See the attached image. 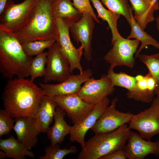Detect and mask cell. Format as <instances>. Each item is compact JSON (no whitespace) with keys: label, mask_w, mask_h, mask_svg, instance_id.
<instances>
[{"label":"cell","mask_w":159,"mask_h":159,"mask_svg":"<svg viewBox=\"0 0 159 159\" xmlns=\"http://www.w3.org/2000/svg\"><path fill=\"white\" fill-rule=\"evenodd\" d=\"M42 89L30 80L17 78L9 80L2 94L5 109L13 118L35 117L42 97Z\"/></svg>","instance_id":"6da1fadb"},{"label":"cell","mask_w":159,"mask_h":159,"mask_svg":"<svg viewBox=\"0 0 159 159\" xmlns=\"http://www.w3.org/2000/svg\"><path fill=\"white\" fill-rule=\"evenodd\" d=\"M54 0H37L32 16L27 23L12 33L21 44L37 40H55L57 35L56 19L52 7Z\"/></svg>","instance_id":"7a4b0ae2"},{"label":"cell","mask_w":159,"mask_h":159,"mask_svg":"<svg viewBox=\"0 0 159 159\" xmlns=\"http://www.w3.org/2000/svg\"><path fill=\"white\" fill-rule=\"evenodd\" d=\"M32 58L13 34L0 29V71L3 77L11 80L14 75L19 78L30 75Z\"/></svg>","instance_id":"3957f363"},{"label":"cell","mask_w":159,"mask_h":159,"mask_svg":"<svg viewBox=\"0 0 159 159\" xmlns=\"http://www.w3.org/2000/svg\"><path fill=\"white\" fill-rule=\"evenodd\" d=\"M130 129L125 124L109 133L95 135L85 141L78 159H100L117 150L123 149L130 136Z\"/></svg>","instance_id":"277c9868"},{"label":"cell","mask_w":159,"mask_h":159,"mask_svg":"<svg viewBox=\"0 0 159 159\" xmlns=\"http://www.w3.org/2000/svg\"><path fill=\"white\" fill-rule=\"evenodd\" d=\"M37 1L24 0L15 4L8 0L0 14V29L14 33L21 28L31 17Z\"/></svg>","instance_id":"5b68a950"},{"label":"cell","mask_w":159,"mask_h":159,"mask_svg":"<svg viewBox=\"0 0 159 159\" xmlns=\"http://www.w3.org/2000/svg\"><path fill=\"white\" fill-rule=\"evenodd\" d=\"M57 35L56 42L61 52L69 62L70 72L78 69L80 73L83 71L80 60L83 52V48L81 45L76 48L71 40L69 34L70 26L72 22L61 18L56 19Z\"/></svg>","instance_id":"8992f818"},{"label":"cell","mask_w":159,"mask_h":159,"mask_svg":"<svg viewBox=\"0 0 159 159\" xmlns=\"http://www.w3.org/2000/svg\"><path fill=\"white\" fill-rule=\"evenodd\" d=\"M148 108L133 115L129 128L138 131L143 138L150 140L159 134V99H153Z\"/></svg>","instance_id":"52a82bcc"},{"label":"cell","mask_w":159,"mask_h":159,"mask_svg":"<svg viewBox=\"0 0 159 159\" xmlns=\"http://www.w3.org/2000/svg\"><path fill=\"white\" fill-rule=\"evenodd\" d=\"M140 43L138 40H131L122 37L111 43L113 46L104 57V59L110 64V68L117 66H125L132 68L135 63L134 54Z\"/></svg>","instance_id":"ba28073f"},{"label":"cell","mask_w":159,"mask_h":159,"mask_svg":"<svg viewBox=\"0 0 159 159\" xmlns=\"http://www.w3.org/2000/svg\"><path fill=\"white\" fill-rule=\"evenodd\" d=\"M46 64L43 76L44 83L51 81L61 82L71 74L68 60L60 51L55 42L49 48Z\"/></svg>","instance_id":"9c48e42d"},{"label":"cell","mask_w":159,"mask_h":159,"mask_svg":"<svg viewBox=\"0 0 159 159\" xmlns=\"http://www.w3.org/2000/svg\"><path fill=\"white\" fill-rule=\"evenodd\" d=\"M117 98L112 100L101 116L91 129L95 135L112 132L130 122L133 114L128 112L119 111L116 109Z\"/></svg>","instance_id":"30bf717a"},{"label":"cell","mask_w":159,"mask_h":159,"mask_svg":"<svg viewBox=\"0 0 159 159\" xmlns=\"http://www.w3.org/2000/svg\"><path fill=\"white\" fill-rule=\"evenodd\" d=\"M114 90L110 79L103 74L99 79L89 78L77 94L85 102L95 105L112 95Z\"/></svg>","instance_id":"8fae6325"},{"label":"cell","mask_w":159,"mask_h":159,"mask_svg":"<svg viewBox=\"0 0 159 159\" xmlns=\"http://www.w3.org/2000/svg\"><path fill=\"white\" fill-rule=\"evenodd\" d=\"M52 97L57 106L65 111L74 125L80 123L95 106L85 102L77 94L55 96Z\"/></svg>","instance_id":"7c38bea8"},{"label":"cell","mask_w":159,"mask_h":159,"mask_svg":"<svg viewBox=\"0 0 159 159\" xmlns=\"http://www.w3.org/2000/svg\"><path fill=\"white\" fill-rule=\"evenodd\" d=\"M94 19L87 13H83L81 19L71 24L69 28L73 39L80 42L83 48V54L86 60L92 59V40L95 26Z\"/></svg>","instance_id":"4fadbf2b"},{"label":"cell","mask_w":159,"mask_h":159,"mask_svg":"<svg viewBox=\"0 0 159 159\" xmlns=\"http://www.w3.org/2000/svg\"><path fill=\"white\" fill-rule=\"evenodd\" d=\"M92 75L91 70L88 69L77 75L71 74L66 80L57 84L41 83L40 87L44 95L53 97L77 94L80 90L81 85Z\"/></svg>","instance_id":"5bb4252c"},{"label":"cell","mask_w":159,"mask_h":159,"mask_svg":"<svg viewBox=\"0 0 159 159\" xmlns=\"http://www.w3.org/2000/svg\"><path fill=\"white\" fill-rule=\"evenodd\" d=\"M127 141L123 148L127 158L143 159L150 154L159 156V139L146 140L139 134L131 131Z\"/></svg>","instance_id":"9a60e30c"},{"label":"cell","mask_w":159,"mask_h":159,"mask_svg":"<svg viewBox=\"0 0 159 159\" xmlns=\"http://www.w3.org/2000/svg\"><path fill=\"white\" fill-rule=\"evenodd\" d=\"M110 100L106 97L101 102L95 105L93 109L79 123L71 126L69 140L76 141L83 148L85 141V137L87 131L91 129L101 116L109 104Z\"/></svg>","instance_id":"2e32d148"},{"label":"cell","mask_w":159,"mask_h":159,"mask_svg":"<svg viewBox=\"0 0 159 159\" xmlns=\"http://www.w3.org/2000/svg\"><path fill=\"white\" fill-rule=\"evenodd\" d=\"M13 130L18 140L28 150H30L37 143V136L40 132L38 129L34 119L28 117H20L14 120Z\"/></svg>","instance_id":"e0dca14e"},{"label":"cell","mask_w":159,"mask_h":159,"mask_svg":"<svg viewBox=\"0 0 159 159\" xmlns=\"http://www.w3.org/2000/svg\"><path fill=\"white\" fill-rule=\"evenodd\" d=\"M129 0L134 11V18L144 30L148 23L155 20L154 13L159 9V3L157 1L153 3L147 0Z\"/></svg>","instance_id":"ac0fdd59"},{"label":"cell","mask_w":159,"mask_h":159,"mask_svg":"<svg viewBox=\"0 0 159 159\" xmlns=\"http://www.w3.org/2000/svg\"><path fill=\"white\" fill-rule=\"evenodd\" d=\"M57 105L52 97L43 96L41 100L37 113L34 118L37 126L40 132H46L54 119Z\"/></svg>","instance_id":"d6986e66"},{"label":"cell","mask_w":159,"mask_h":159,"mask_svg":"<svg viewBox=\"0 0 159 159\" xmlns=\"http://www.w3.org/2000/svg\"><path fill=\"white\" fill-rule=\"evenodd\" d=\"M65 114V111L59 107H56L54 124L49 127L46 132L51 145L61 144L66 136L69 134L71 126L68 125L64 120Z\"/></svg>","instance_id":"ffe728a7"},{"label":"cell","mask_w":159,"mask_h":159,"mask_svg":"<svg viewBox=\"0 0 159 159\" xmlns=\"http://www.w3.org/2000/svg\"><path fill=\"white\" fill-rule=\"evenodd\" d=\"M52 11L56 19L61 18L72 22L79 20L83 14L74 6L71 0H54Z\"/></svg>","instance_id":"44dd1931"},{"label":"cell","mask_w":159,"mask_h":159,"mask_svg":"<svg viewBox=\"0 0 159 159\" xmlns=\"http://www.w3.org/2000/svg\"><path fill=\"white\" fill-rule=\"evenodd\" d=\"M0 149L5 153L7 157L14 159H24L25 156L35 157L33 152L12 136L5 139H0Z\"/></svg>","instance_id":"7402d4cb"},{"label":"cell","mask_w":159,"mask_h":159,"mask_svg":"<svg viewBox=\"0 0 159 159\" xmlns=\"http://www.w3.org/2000/svg\"><path fill=\"white\" fill-rule=\"evenodd\" d=\"M136 82L134 88L128 91L126 95L128 98L145 103L152 101L154 95L150 90L146 76L138 75L135 77Z\"/></svg>","instance_id":"603a6c76"},{"label":"cell","mask_w":159,"mask_h":159,"mask_svg":"<svg viewBox=\"0 0 159 159\" xmlns=\"http://www.w3.org/2000/svg\"><path fill=\"white\" fill-rule=\"evenodd\" d=\"M98 14V17L106 21L111 30L112 34L111 43L122 37L117 28V21L120 15L105 9L100 0H90Z\"/></svg>","instance_id":"cb8c5ba5"},{"label":"cell","mask_w":159,"mask_h":159,"mask_svg":"<svg viewBox=\"0 0 159 159\" xmlns=\"http://www.w3.org/2000/svg\"><path fill=\"white\" fill-rule=\"evenodd\" d=\"M130 25L131 26V31L127 39L135 38L141 43L140 47L135 53V58H138L142 49L148 45H152L157 49H159V42L144 31L138 24L132 14Z\"/></svg>","instance_id":"d4e9b609"},{"label":"cell","mask_w":159,"mask_h":159,"mask_svg":"<svg viewBox=\"0 0 159 159\" xmlns=\"http://www.w3.org/2000/svg\"><path fill=\"white\" fill-rule=\"evenodd\" d=\"M101 1L109 10L115 14L123 15L130 24L133 10L127 0Z\"/></svg>","instance_id":"484cf974"},{"label":"cell","mask_w":159,"mask_h":159,"mask_svg":"<svg viewBox=\"0 0 159 159\" xmlns=\"http://www.w3.org/2000/svg\"><path fill=\"white\" fill-rule=\"evenodd\" d=\"M107 75L111 81L113 86H117L126 88L128 91L132 90L136 82L135 77H133L124 72L116 73L113 69L109 68Z\"/></svg>","instance_id":"4316f807"},{"label":"cell","mask_w":159,"mask_h":159,"mask_svg":"<svg viewBox=\"0 0 159 159\" xmlns=\"http://www.w3.org/2000/svg\"><path fill=\"white\" fill-rule=\"evenodd\" d=\"M55 42V40H37L25 42L21 44L26 54L32 57L42 53L45 49L49 48Z\"/></svg>","instance_id":"83f0119b"},{"label":"cell","mask_w":159,"mask_h":159,"mask_svg":"<svg viewBox=\"0 0 159 159\" xmlns=\"http://www.w3.org/2000/svg\"><path fill=\"white\" fill-rule=\"evenodd\" d=\"M47 52H43L32 58L30 66V80L34 82L37 78L43 77L45 73Z\"/></svg>","instance_id":"f1b7e54d"},{"label":"cell","mask_w":159,"mask_h":159,"mask_svg":"<svg viewBox=\"0 0 159 159\" xmlns=\"http://www.w3.org/2000/svg\"><path fill=\"white\" fill-rule=\"evenodd\" d=\"M138 57L140 61L146 65L149 70V72L155 80L159 93V52L151 55L139 54Z\"/></svg>","instance_id":"f546056e"},{"label":"cell","mask_w":159,"mask_h":159,"mask_svg":"<svg viewBox=\"0 0 159 159\" xmlns=\"http://www.w3.org/2000/svg\"><path fill=\"white\" fill-rule=\"evenodd\" d=\"M77 149L74 146H71L69 148L61 149L58 144L51 145L45 150V155L39 156L40 159H62L69 154L75 153Z\"/></svg>","instance_id":"4dcf8cb0"},{"label":"cell","mask_w":159,"mask_h":159,"mask_svg":"<svg viewBox=\"0 0 159 159\" xmlns=\"http://www.w3.org/2000/svg\"><path fill=\"white\" fill-rule=\"evenodd\" d=\"M6 110H0V137L8 134L14 127V120Z\"/></svg>","instance_id":"1f68e13d"},{"label":"cell","mask_w":159,"mask_h":159,"mask_svg":"<svg viewBox=\"0 0 159 159\" xmlns=\"http://www.w3.org/2000/svg\"><path fill=\"white\" fill-rule=\"evenodd\" d=\"M74 6L82 14L87 13L91 15L95 21L100 23L95 13L89 0H73Z\"/></svg>","instance_id":"d6a6232c"},{"label":"cell","mask_w":159,"mask_h":159,"mask_svg":"<svg viewBox=\"0 0 159 159\" xmlns=\"http://www.w3.org/2000/svg\"><path fill=\"white\" fill-rule=\"evenodd\" d=\"M123 149L116 150L113 152L101 157L100 159H126Z\"/></svg>","instance_id":"836d02e7"},{"label":"cell","mask_w":159,"mask_h":159,"mask_svg":"<svg viewBox=\"0 0 159 159\" xmlns=\"http://www.w3.org/2000/svg\"><path fill=\"white\" fill-rule=\"evenodd\" d=\"M8 0H0V14L3 11Z\"/></svg>","instance_id":"e575fe53"},{"label":"cell","mask_w":159,"mask_h":159,"mask_svg":"<svg viewBox=\"0 0 159 159\" xmlns=\"http://www.w3.org/2000/svg\"><path fill=\"white\" fill-rule=\"evenodd\" d=\"M6 157V154L5 153L4 151H0V159H4Z\"/></svg>","instance_id":"d590c367"},{"label":"cell","mask_w":159,"mask_h":159,"mask_svg":"<svg viewBox=\"0 0 159 159\" xmlns=\"http://www.w3.org/2000/svg\"><path fill=\"white\" fill-rule=\"evenodd\" d=\"M156 22L157 27L159 32V16H158L155 19Z\"/></svg>","instance_id":"8d00e7d4"},{"label":"cell","mask_w":159,"mask_h":159,"mask_svg":"<svg viewBox=\"0 0 159 159\" xmlns=\"http://www.w3.org/2000/svg\"><path fill=\"white\" fill-rule=\"evenodd\" d=\"M158 0H152L151 3H154L158 1Z\"/></svg>","instance_id":"74e56055"},{"label":"cell","mask_w":159,"mask_h":159,"mask_svg":"<svg viewBox=\"0 0 159 159\" xmlns=\"http://www.w3.org/2000/svg\"><path fill=\"white\" fill-rule=\"evenodd\" d=\"M157 97L159 99V93L156 94Z\"/></svg>","instance_id":"f35d334b"},{"label":"cell","mask_w":159,"mask_h":159,"mask_svg":"<svg viewBox=\"0 0 159 159\" xmlns=\"http://www.w3.org/2000/svg\"><path fill=\"white\" fill-rule=\"evenodd\" d=\"M147 0L148 1L151 3L152 0Z\"/></svg>","instance_id":"ab89813d"}]
</instances>
